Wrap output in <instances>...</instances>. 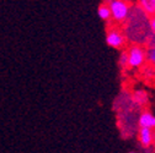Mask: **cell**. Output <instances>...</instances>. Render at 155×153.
Listing matches in <instances>:
<instances>
[{
    "label": "cell",
    "mask_w": 155,
    "mask_h": 153,
    "mask_svg": "<svg viewBox=\"0 0 155 153\" xmlns=\"http://www.w3.org/2000/svg\"><path fill=\"white\" fill-rule=\"evenodd\" d=\"M110 9H111L112 17L116 21L124 20L129 12V8H128L127 3L123 2V0H112L110 3Z\"/></svg>",
    "instance_id": "obj_1"
},
{
    "label": "cell",
    "mask_w": 155,
    "mask_h": 153,
    "mask_svg": "<svg viewBox=\"0 0 155 153\" xmlns=\"http://www.w3.org/2000/svg\"><path fill=\"white\" fill-rule=\"evenodd\" d=\"M128 56H129V66L130 67H139L140 65H143L144 59H145L144 50L139 47L130 48L128 52Z\"/></svg>",
    "instance_id": "obj_2"
},
{
    "label": "cell",
    "mask_w": 155,
    "mask_h": 153,
    "mask_svg": "<svg viewBox=\"0 0 155 153\" xmlns=\"http://www.w3.org/2000/svg\"><path fill=\"white\" fill-rule=\"evenodd\" d=\"M106 42H107V44H108L110 47L118 49V48H121V47L123 45L124 38H123V36H122L118 31L112 30V31H110V32L107 33V36H106Z\"/></svg>",
    "instance_id": "obj_3"
},
{
    "label": "cell",
    "mask_w": 155,
    "mask_h": 153,
    "mask_svg": "<svg viewBox=\"0 0 155 153\" xmlns=\"http://www.w3.org/2000/svg\"><path fill=\"white\" fill-rule=\"evenodd\" d=\"M139 141L143 147H150L154 143V130L153 129H147V127H140L139 130Z\"/></svg>",
    "instance_id": "obj_4"
},
{
    "label": "cell",
    "mask_w": 155,
    "mask_h": 153,
    "mask_svg": "<svg viewBox=\"0 0 155 153\" xmlns=\"http://www.w3.org/2000/svg\"><path fill=\"white\" fill-rule=\"evenodd\" d=\"M139 126L140 127H147V129H155V115L150 111H143L139 117Z\"/></svg>",
    "instance_id": "obj_5"
},
{
    "label": "cell",
    "mask_w": 155,
    "mask_h": 153,
    "mask_svg": "<svg viewBox=\"0 0 155 153\" xmlns=\"http://www.w3.org/2000/svg\"><path fill=\"white\" fill-rule=\"evenodd\" d=\"M139 4L147 14L151 16L155 15V0H139Z\"/></svg>",
    "instance_id": "obj_6"
},
{
    "label": "cell",
    "mask_w": 155,
    "mask_h": 153,
    "mask_svg": "<svg viewBox=\"0 0 155 153\" xmlns=\"http://www.w3.org/2000/svg\"><path fill=\"white\" fill-rule=\"evenodd\" d=\"M133 98H134V102L138 103L139 105L147 104L148 103V93L145 91H135L133 94Z\"/></svg>",
    "instance_id": "obj_7"
},
{
    "label": "cell",
    "mask_w": 155,
    "mask_h": 153,
    "mask_svg": "<svg viewBox=\"0 0 155 153\" xmlns=\"http://www.w3.org/2000/svg\"><path fill=\"white\" fill-rule=\"evenodd\" d=\"M97 14H99L101 20H105V21L110 20V17H112L111 9H110V6H106V5H101L97 10Z\"/></svg>",
    "instance_id": "obj_8"
},
{
    "label": "cell",
    "mask_w": 155,
    "mask_h": 153,
    "mask_svg": "<svg viewBox=\"0 0 155 153\" xmlns=\"http://www.w3.org/2000/svg\"><path fill=\"white\" fill-rule=\"evenodd\" d=\"M120 66L122 69H126L127 66H129V56H128V53H122L121 56H120Z\"/></svg>",
    "instance_id": "obj_9"
},
{
    "label": "cell",
    "mask_w": 155,
    "mask_h": 153,
    "mask_svg": "<svg viewBox=\"0 0 155 153\" xmlns=\"http://www.w3.org/2000/svg\"><path fill=\"white\" fill-rule=\"evenodd\" d=\"M148 58H149L150 63H153V64L155 65V50H154V49H151V50L149 52V55H148Z\"/></svg>",
    "instance_id": "obj_10"
},
{
    "label": "cell",
    "mask_w": 155,
    "mask_h": 153,
    "mask_svg": "<svg viewBox=\"0 0 155 153\" xmlns=\"http://www.w3.org/2000/svg\"><path fill=\"white\" fill-rule=\"evenodd\" d=\"M150 27H151V31L155 33V15L151 16V18H150Z\"/></svg>",
    "instance_id": "obj_11"
},
{
    "label": "cell",
    "mask_w": 155,
    "mask_h": 153,
    "mask_svg": "<svg viewBox=\"0 0 155 153\" xmlns=\"http://www.w3.org/2000/svg\"><path fill=\"white\" fill-rule=\"evenodd\" d=\"M154 145H155V129H154Z\"/></svg>",
    "instance_id": "obj_12"
},
{
    "label": "cell",
    "mask_w": 155,
    "mask_h": 153,
    "mask_svg": "<svg viewBox=\"0 0 155 153\" xmlns=\"http://www.w3.org/2000/svg\"><path fill=\"white\" fill-rule=\"evenodd\" d=\"M153 49H154V50H155V45H154V48H153Z\"/></svg>",
    "instance_id": "obj_13"
},
{
    "label": "cell",
    "mask_w": 155,
    "mask_h": 153,
    "mask_svg": "<svg viewBox=\"0 0 155 153\" xmlns=\"http://www.w3.org/2000/svg\"><path fill=\"white\" fill-rule=\"evenodd\" d=\"M130 153H134V152H130Z\"/></svg>",
    "instance_id": "obj_14"
}]
</instances>
